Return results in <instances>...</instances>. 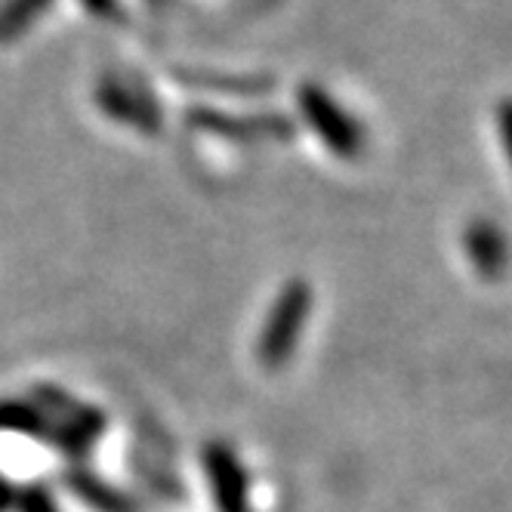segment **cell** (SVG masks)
<instances>
[{
  "instance_id": "9c48e42d",
  "label": "cell",
  "mask_w": 512,
  "mask_h": 512,
  "mask_svg": "<svg viewBox=\"0 0 512 512\" xmlns=\"http://www.w3.org/2000/svg\"><path fill=\"white\" fill-rule=\"evenodd\" d=\"M0 432L28 435L50 445L56 435V420H50L31 398H4L0 401Z\"/></svg>"
},
{
  "instance_id": "30bf717a",
  "label": "cell",
  "mask_w": 512,
  "mask_h": 512,
  "mask_svg": "<svg viewBox=\"0 0 512 512\" xmlns=\"http://www.w3.org/2000/svg\"><path fill=\"white\" fill-rule=\"evenodd\" d=\"M182 84L189 90H210V93H226L241 99H256L272 93V81L263 75H216V71H176Z\"/></svg>"
},
{
  "instance_id": "5bb4252c",
  "label": "cell",
  "mask_w": 512,
  "mask_h": 512,
  "mask_svg": "<svg viewBox=\"0 0 512 512\" xmlns=\"http://www.w3.org/2000/svg\"><path fill=\"white\" fill-rule=\"evenodd\" d=\"M16 506V488L0 475V512H10Z\"/></svg>"
},
{
  "instance_id": "52a82bcc",
  "label": "cell",
  "mask_w": 512,
  "mask_h": 512,
  "mask_svg": "<svg viewBox=\"0 0 512 512\" xmlns=\"http://www.w3.org/2000/svg\"><path fill=\"white\" fill-rule=\"evenodd\" d=\"M62 485L65 491L75 494V500H81L90 512H139L136 500L115 488L112 482H105L102 475H96L87 466H68L62 472Z\"/></svg>"
},
{
  "instance_id": "8fae6325",
  "label": "cell",
  "mask_w": 512,
  "mask_h": 512,
  "mask_svg": "<svg viewBox=\"0 0 512 512\" xmlns=\"http://www.w3.org/2000/svg\"><path fill=\"white\" fill-rule=\"evenodd\" d=\"M50 4L53 0H4L0 4V44L19 41L50 10Z\"/></svg>"
},
{
  "instance_id": "5b68a950",
  "label": "cell",
  "mask_w": 512,
  "mask_h": 512,
  "mask_svg": "<svg viewBox=\"0 0 512 512\" xmlns=\"http://www.w3.org/2000/svg\"><path fill=\"white\" fill-rule=\"evenodd\" d=\"M96 102L112 121L142 133H158L164 124L161 105L155 102V96L124 78H102L96 87Z\"/></svg>"
},
{
  "instance_id": "3957f363",
  "label": "cell",
  "mask_w": 512,
  "mask_h": 512,
  "mask_svg": "<svg viewBox=\"0 0 512 512\" xmlns=\"http://www.w3.org/2000/svg\"><path fill=\"white\" fill-rule=\"evenodd\" d=\"M201 466L216 512H253L250 475L232 445L219 442V438L207 442L201 448Z\"/></svg>"
},
{
  "instance_id": "ba28073f",
  "label": "cell",
  "mask_w": 512,
  "mask_h": 512,
  "mask_svg": "<svg viewBox=\"0 0 512 512\" xmlns=\"http://www.w3.org/2000/svg\"><path fill=\"white\" fill-rule=\"evenodd\" d=\"M466 253L485 281H500L506 272V235L494 219H475L466 229Z\"/></svg>"
},
{
  "instance_id": "6da1fadb",
  "label": "cell",
  "mask_w": 512,
  "mask_h": 512,
  "mask_svg": "<svg viewBox=\"0 0 512 512\" xmlns=\"http://www.w3.org/2000/svg\"><path fill=\"white\" fill-rule=\"evenodd\" d=\"M312 287L306 278H290L281 284L278 297L272 300V309L260 327V337H256L253 355L256 364L263 371L275 374L281 368H287L290 358H294L303 331H306V321L312 315Z\"/></svg>"
},
{
  "instance_id": "8992f818",
  "label": "cell",
  "mask_w": 512,
  "mask_h": 512,
  "mask_svg": "<svg viewBox=\"0 0 512 512\" xmlns=\"http://www.w3.org/2000/svg\"><path fill=\"white\" fill-rule=\"evenodd\" d=\"M34 405H38L50 420L68 426V429H75L81 432L84 438H90V442L96 445L102 432H105V414L93 405H87V401H81L75 392H68L56 383H38L31 389L28 395Z\"/></svg>"
},
{
  "instance_id": "7c38bea8",
  "label": "cell",
  "mask_w": 512,
  "mask_h": 512,
  "mask_svg": "<svg viewBox=\"0 0 512 512\" xmlns=\"http://www.w3.org/2000/svg\"><path fill=\"white\" fill-rule=\"evenodd\" d=\"M16 512H59L56 506V497L50 488L44 485H28V488H19L16 491Z\"/></svg>"
},
{
  "instance_id": "4fadbf2b",
  "label": "cell",
  "mask_w": 512,
  "mask_h": 512,
  "mask_svg": "<svg viewBox=\"0 0 512 512\" xmlns=\"http://www.w3.org/2000/svg\"><path fill=\"white\" fill-rule=\"evenodd\" d=\"M81 4L87 7L90 16H96V19H102V22H121V19H124L121 0H81Z\"/></svg>"
},
{
  "instance_id": "277c9868",
  "label": "cell",
  "mask_w": 512,
  "mask_h": 512,
  "mask_svg": "<svg viewBox=\"0 0 512 512\" xmlns=\"http://www.w3.org/2000/svg\"><path fill=\"white\" fill-rule=\"evenodd\" d=\"M189 127L229 139V142H290L294 139V121L278 115V112H266V115H226L216 112V108H192L186 115Z\"/></svg>"
},
{
  "instance_id": "7a4b0ae2",
  "label": "cell",
  "mask_w": 512,
  "mask_h": 512,
  "mask_svg": "<svg viewBox=\"0 0 512 512\" xmlns=\"http://www.w3.org/2000/svg\"><path fill=\"white\" fill-rule=\"evenodd\" d=\"M300 115L318 133V139L340 158H358L364 149V133L346 108L327 93L321 84H303Z\"/></svg>"
}]
</instances>
